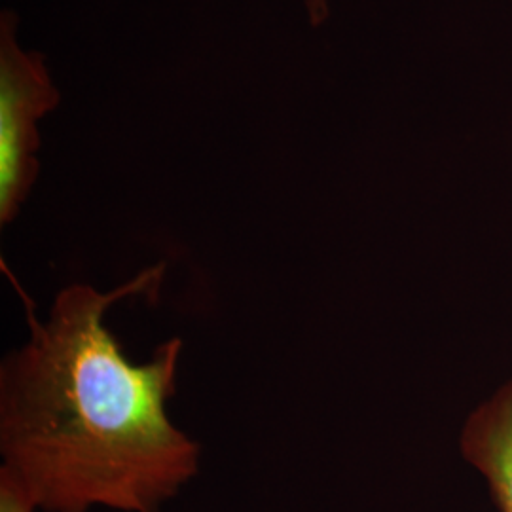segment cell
<instances>
[{
    "label": "cell",
    "mask_w": 512,
    "mask_h": 512,
    "mask_svg": "<svg viewBox=\"0 0 512 512\" xmlns=\"http://www.w3.org/2000/svg\"><path fill=\"white\" fill-rule=\"evenodd\" d=\"M16 18L0 23V222L10 224L37 183L38 120L54 110L59 92L42 55L23 52Z\"/></svg>",
    "instance_id": "obj_2"
},
{
    "label": "cell",
    "mask_w": 512,
    "mask_h": 512,
    "mask_svg": "<svg viewBox=\"0 0 512 512\" xmlns=\"http://www.w3.org/2000/svg\"><path fill=\"white\" fill-rule=\"evenodd\" d=\"M164 264L110 291L74 283L0 365V476L42 512H160L200 469V444L167 414L183 340L133 363L107 327L118 302L154 293Z\"/></svg>",
    "instance_id": "obj_1"
},
{
    "label": "cell",
    "mask_w": 512,
    "mask_h": 512,
    "mask_svg": "<svg viewBox=\"0 0 512 512\" xmlns=\"http://www.w3.org/2000/svg\"><path fill=\"white\" fill-rule=\"evenodd\" d=\"M459 450L484 476L499 512H512V378L467 416Z\"/></svg>",
    "instance_id": "obj_3"
},
{
    "label": "cell",
    "mask_w": 512,
    "mask_h": 512,
    "mask_svg": "<svg viewBox=\"0 0 512 512\" xmlns=\"http://www.w3.org/2000/svg\"><path fill=\"white\" fill-rule=\"evenodd\" d=\"M308 14L313 25L329 18V0H308Z\"/></svg>",
    "instance_id": "obj_4"
}]
</instances>
